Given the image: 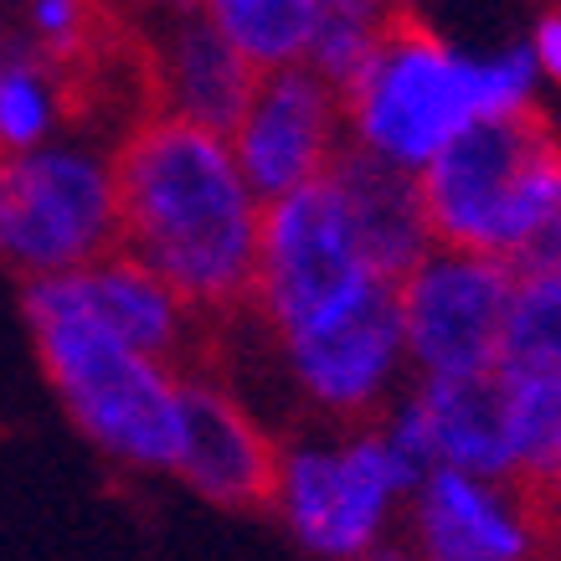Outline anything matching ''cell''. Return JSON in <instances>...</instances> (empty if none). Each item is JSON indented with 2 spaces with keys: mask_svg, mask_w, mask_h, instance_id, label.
I'll return each mask as SVG.
<instances>
[{
  "mask_svg": "<svg viewBox=\"0 0 561 561\" xmlns=\"http://www.w3.org/2000/svg\"><path fill=\"white\" fill-rule=\"evenodd\" d=\"M417 561H546L551 526L530 479L427 469L402 511Z\"/></svg>",
  "mask_w": 561,
  "mask_h": 561,
  "instance_id": "11",
  "label": "cell"
},
{
  "mask_svg": "<svg viewBox=\"0 0 561 561\" xmlns=\"http://www.w3.org/2000/svg\"><path fill=\"white\" fill-rule=\"evenodd\" d=\"M500 371H561V273H515Z\"/></svg>",
  "mask_w": 561,
  "mask_h": 561,
  "instance_id": "22",
  "label": "cell"
},
{
  "mask_svg": "<svg viewBox=\"0 0 561 561\" xmlns=\"http://www.w3.org/2000/svg\"><path fill=\"white\" fill-rule=\"evenodd\" d=\"M515 268L505 257L433 242L397 278V320L412 376L500 371L511 324Z\"/></svg>",
  "mask_w": 561,
  "mask_h": 561,
  "instance_id": "8",
  "label": "cell"
},
{
  "mask_svg": "<svg viewBox=\"0 0 561 561\" xmlns=\"http://www.w3.org/2000/svg\"><path fill=\"white\" fill-rule=\"evenodd\" d=\"M557 186L561 139L541 108L469 124L417 171L433 242L505 263L520 253Z\"/></svg>",
  "mask_w": 561,
  "mask_h": 561,
  "instance_id": "5",
  "label": "cell"
},
{
  "mask_svg": "<svg viewBox=\"0 0 561 561\" xmlns=\"http://www.w3.org/2000/svg\"><path fill=\"white\" fill-rule=\"evenodd\" d=\"M0 5H21V0H0Z\"/></svg>",
  "mask_w": 561,
  "mask_h": 561,
  "instance_id": "30",
  "label": "cell"
},
{
  "mask_svg": "<svg viewBox=\"0 0 561 561\" xmlns=\"http://www.w3.org/2000/svg\"><path fill=\"white\" fill-rule=\"evenodd\" d=\"M536 490H541V511H546V526H551V546L561 551V469H551Z\"/></svg>",
  "mask_w": 561,
  "mask_h": 561,
  "instance_id": "26",
  "label": "cell"
},
{
  "mask_svg": "<svg viewBox=\"0 0 561 561\" xmlns=\"http://www.w3.org/2000/svg\"><path fill=\"white\" fill-rule=\"evenodd\" d=\"M541 88L526 42L474 57L427 21L402 16L341 88L345 135L351 150L417 175L469 124L541 108Z\"/></svg>",
  "mask_w": 561,
  "mask_h": 561,
  "instance_id": "2",
  "label": "cell"
},
{
  "mask_svg": "<svg viewBox=\"0 0 561 561\" xmlns=\"http://www.w3.org/2000/svg\"><path fill=\"white\" fill-rule=\"evenodd\" d=\"M381 273L371 268V257L360 248L341 191L324 175L314 186L263 206L248 320L263 324V335H278V330L360 294Z\"/></svg>",
  "mask_w": 561,
  "mask_h": 561,
  "instance_id": "9",
  "label": "cell"
},
{
  "mask_svg": "<svg viewBox=\"0 0 561 561\" xmlns=\"http://www.w3.org/2000/svg\"><path fill=\"white\" fill-rule=\"evenodd\" d=\"M129 42H135V26L108 0H21L16 47L47 57L51 68L72 72L83 83Z\"/></svg>",
  "mask_w": 561,
  "mask_h": 561,
  "instance_id": "17",
  "label": "cell"
},
{
  "mask_svg": "<svg viewBox=\"0 0 561 561\" xmlns=\"http://www.w3.org/2000/svg\"><path fill=\"white\" fill-rule=\"evenodd\" d=\"M376 423L408 448L417 469H463V474H505L515 469V427L505 376H412L408 391Z\"/></svg>",
  "mask_w": 561,
  "mask_h": 561,
  "instance_id": "13",
  "label": "cell"
},
{
  "mask_svg": "<svg viewBox=\"0 0 561 561\" xmlns=\"http://www.w3.org/2000/svg\"><path fill=\"white\" fill-rule=\"evenodd\" d=\"M278 371L314 423H376L408 391L412 366L397 320V284L376 278L341 305L268 335Z\"/></svg>",
  "mask_w": 561,
  "mask_h": 561,
  "instance_id": "7",
  "label": "cell"
},
{
  "mask_svg": "<svg viewBox=\"0 0 561 561\" xmlns=\"http://www.w3.org/2000/svg\"><path fill=\"white\" fill-rule=\"evenodd\" d=\"M227 145L263 202L314 186L351 150L341 83H330L309 62L257 72L242 114L227 129Z\"/></svg>",
  "mask_w": 561,
  "mask_h": 561,
  "instance_id": "10",
  "label": "cell"
},
{
  "mask_svg": "<svg viewBox=\"0 0 561 561\" xmlns=\"http://www.w3.org/2000/svg\"><path fill=\"white\" fill-rule=\"evenodd\" d=\"M129 26H150V21L181 16V11H196V0H108Z\"/></svg>",
  "mask_w": 561,
  "mask_h": 561,
  "instance_id": "25",
  "label": "cell"
},
{
  "mask_svg": "<svg viewBox=\"0 0 561 561\" xmlns=\"http://www.w3.org/2000/svg\"><path fill=\"white\" fill-rule=\"evenodd\" d=\"M515 273H561V186L546 202L541 221L530 227V238L520 242V253L511 257Z\"/></svg>",
  "mask_w": 561,
  "mask_h": 561,
  "instance_id": "23",
  "label": "cell"
},
{
  "mask_svg": "<svg viewBox=\"0 0 561 561\" xmlns=\"http://www.w3.org/2000/svg\"><path fill=\"white\" fill-rule=\"evenodd\" d=\"M320 21H314V42H309V68H320L330 83H351V72L376 51V42L412 16L408 0H314Z\"/></svg>",
  "mask_w": 561,
  "mask_h": 561,
  "instance_id": "20",
  "label": "cell"
},
{
  "mask_svg": "<svg viewBox=\"0 0 561 561\" xmlns=\"http://www.w3.org/2000/svg\"><path fill=\"white\" fill-rule=\"evenodd\" d=\"M530 62L541 72V83H561V11H541L526 36Z\"/></svg>",
  "mask_w": 561,
  "mask_h": 561,
  "instance_id": "24",
  "label": "cell"
},
{
  "mask_svg": "<svg viewBox=\"0 0 561 561\" xmlns=\"http://www.w3.org/2000/svg\"><path fill=\"white\" fill-rule=\"evenodd\" d=\"M330 181L341 191L345 211H351V227H356L371 268L397 284L433 248V227H427L417 175L391 171V165H381V160H371V154H360V150H345L341 165L330 171Z\"/></svg>",
  "mask_w": 561,
  "mask_h": 561,
  "instance_id": "16",
  "label": "cell"
},
{
  "mask_svg": "<svg viewBox=\"0 0 561 561\" xmlns=\"http://www.w3.org/2000/svg\"><path fill=\"white\" fill-rule=\"evenodd\" d=\"M211 26L253 62L257 72L305 62L314 42L320 5L314 0H196Z\"/></svg>",
  "mask_w": 561,
  "mask_h": 561,
  "instance_id": "19",
  "label": "cell"
},
{
  "mask_svg": "<svg viewBox=\"0 0 561 561\" xmlns=\"http://www.w3.org/2000/svg\"><path fill=\"white\" fill-rule=\"evenodd\" d=\"M21 309L32 324L36 366L47 376L51 397L62 402L68 423L108 463L129 474H165L186 371L114 341L108 330L83 320L47 278L26 284Z\"/></svg>",
  "mask_w": 561,
  "mask_h": 561,
  "instance_id": "3",
  "label": "cell"
},
{
  "mask_svg": "<svg viewBox=\"0 0 561 561\" xmlns=\"http://www.w3.org/2000/svg\"><path fill=\"white\" fill-rule=\"evenodd\" d=\"M511 391L515 427V469L520 479L541 484L561 469V371H500Z\"/></svg>",
  "mask_w": 561,
  "mask_h": 561,
  "instance_id": "21",
  "label": "cell"
},
{
  "mask_svg": "<svg viewBox=\"0 0 561 561\" xmlns=\"http://www.w3.org/2000/svg\"><path fill=\"white\" fill-rule=\"evenodd\" d=\"M11 51H16V36H11V26L0 21V72H5V62H11Z\"/></svg>",
  "mask_w": 561,
  "mask_h": 561,
  "instance_id": "28",
  "label": "cell"
},
{
  "mask_svg": "<svg viewBox=\"0 0 561 561\" xmlns=\"http://www.w3.org/2000/svg\"><path fill=\"white\" fill-rule=\"evenodd\" d=\"M360 561H417V551H412V541L402 536V530H391L387 541H376Z\"/></svg>",
  "mask_w": 561,
  "mask_h": 561,
  "instance_id": "27",
  "label": "cell"
},
{
  "mask_svg": "<svg viewBox=\"0 0 561 561\" xmlns=\"http://www.w3.org/2000/svg\"><path fill=\"white\" fill-rule=\"evenodd\" d=\"M423 469L381 423L309 427L278 443L268 511L314 561H360L402 530L408 494Z\"/></svg>",
  "mask_w": 561,
  "mask_h": 561,
  "instance_id": "4",
  "label": "cell"
},
{
  "mask_svg": "<svg viewBox=\"0 0 561 561\" xmlns=\"http://www.w3.org/2000/svg\"><path fill=\"white\" fill-rule=\"evenodd\" d=\"M546 561H561V551H551V557H546Z\"/></svg>",
  "mask_w": 561,
  "mask_h": 561,
  "instance_id": "29",
  "label": "cell"
},
{
  "mask_svg": "<svg viewBox=\"0 0 561 561\" xmlns=\"http://www.w3.org/2000/svg\"><path fill=\"white\" fill-rule=\"evenodd\" d=\"M278 433L253 412L232 381L206 366L181 376V412H175V448L165 474L181 479L217 511H268L273 474H278Z\"/></svg>",
  "mask_w": 561,
  "mask_h": 561,
  "instance_id": "12",
  "label": "cell"
},
{
  "mask_svg": "<svg viewBox=\"0 0 561 561\" xmlns=\"http://www.w3.org/2000/svg\"><path fill=\"white\" fill-rule=\"evenodd\" d=\"M135 62L139 103L150 114L196 124V129H217V135L232 129V119L242 114V103L257 83V68L202 11H181V16L135 26Z\"/></svg>",
  "mask_w": 561,
  "mask_h": 561,
  "instance_id": "14",
  "label": "cell"
},
{
  "mask_svg": "<svg viewBox=\"0 0 561 561\" xmlns=\"http://www.w3.org/2000/svg\"><path fill=\"white\" fill-rule=\"evenodd\" d=\"M119 248L114 145L62 135L42 150H0V268L21 284L62 278Z\"/></svg>",
  "mask_w": 561,
  "mask_h": 561,
  "instance_id": "6",
  "label": "cell"
},
{
  "mask_svg": "<svg viewBox=\"0 0 561 561\" xmlns=\"http://www.w3.org/2000/svg\"><path fill=\"white\" fill-rule=\"evenodd\" d=\"M119 248L150 263L206 324H232L253 305L263 196L217 129L135 114L114 139Z\"/></svg>",
  "mask_w": 561,
  "mask_h": 561,
  "instance_id": "1",
  "label": "cell"
},
{
  "mask_svg": "<svg viewBox=\"0 0 561 561\" xmlns=\"http://www.w3.org/2000/svg\"><path fill=\"white\" fill-rule=\"evenodd\" d=\"M51 289L62 294L83 320H93L99 330H108L114 341L135 345L154 360H171L181 371L202 366V345L211 324L181 299V294L135 253H103L99 263H88L78 273L47 278Z\"/></svg>",
  "mask_w": 561,
  "mask_h": 561,
  "instance_id": "15",
  "label": "cell"
},
{
  "mask_svg": "<svg viewBox=\"0 0 561 561\" xmlns=\"http://www.w3.org/2000/svg\"><path fill=\"white\" fill-rule=\"evenodd\" d=\"M83 114V78L51 68L47 57L16 47L0 72V150H42L68 135V124Z\"/></svg>",
  "mask_w": 561,
  "mask_h": 561,
  "instance_id": "18",
  "label": "cell"
}]
</instances>
